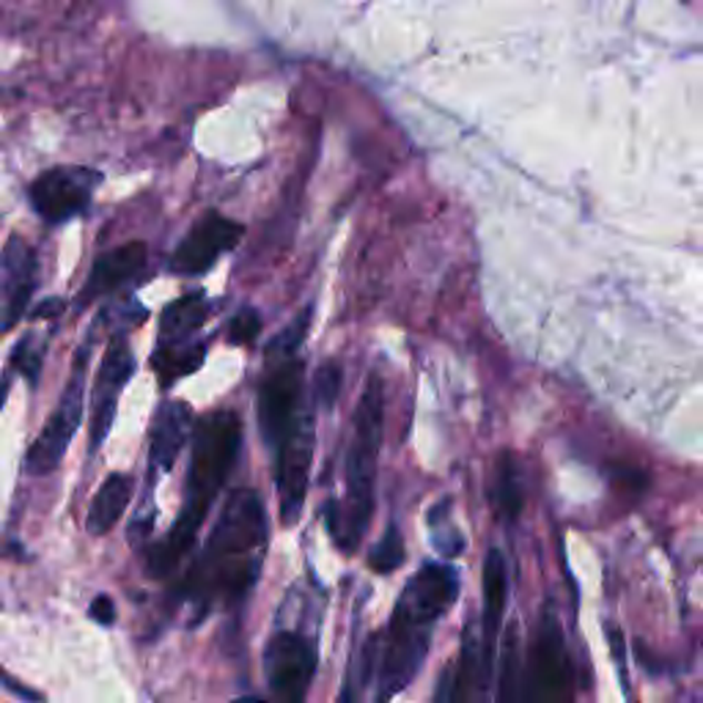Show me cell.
Returning <instances> with one entry per match:
<instances>
[{"mask_svg": "<svg viewBox=\"0 0 703 703\" xmlns=\"http://www.w3.org/2000/svg\"><path fill=\"white\" fill-rule=\"evenodd\" d=\"M0 687L9 690L11 695H17V699H22V701H28V703H44V699L37 693V690H31V687H26L22 682H17V679L9 676V673H6L3 668H0Z\"/></svg>", "mask_w": 703, "mask_h": 703, "instance_id": "28", "label": "cell"}, {"mask_svg": "<svg viewBox=\"0 0 703 703\" xmlns=\"http://www.w3.org/2000/svg\"><path fill=\"white\" fill-rule=\"evenodd\" d=\"M308 325H310V310H303V314H299L284 333H278V336L269 342L267 357H275V360L294 357V352H297L299 344H303L305 333H308Z\"/></svg>", "mask_w": 703, "mask_h": 703, "instance_id": "24", "label": "cell"}, {"mask_svg": "<svg viewBox=\"0 0 703 703\" xmlns=\"http://www.w3.org/2000/svg\"><path fill=\"white\" fill-rule=\"evenodd\" d=\"M405 556H407L405 539H401L399 530L388 528L383 539L377 541V547L368 552V567L379 574H390L405 563Z\"/></svg>", "mask_w": 703, "mask_h": 703, "instance_id": "22", "label": "cell"}, {"mask_svg": "<svg viewBox=\"0 0 703 703\" xmlns=\"http://www.w3.org/2000/svg\"><path fill=\"white\" fill-rule=\"evenodd\" d=\"M132 500V481L124 472H113L102 481L100 492L91 500L89 517H85V530L91 536H105L116 528V522L124 517L126 506Z\"/></svg>", "mask_w": 703, "mask_h": 703, "instance_id": "18", "label": "cell"}, {"mask_svg": "<svg viewBox=\"0 0 703 703\" xmlns=\"http://www.w3.org/2000/svg\"><path fill=\"white\" fill-rule=\"evenodd\" d=\"M314 412L305 410L294 424L292 435L275 451V483H278L281 520H284V526H294L299 514H303L310 462H314Z\"/></svg>", "mask_w": 703, "mask_h": 703, "instance_id": "10", "label": "cell"}, {"mask_svg": "<svg viewBox=\"0 0 703 703\" xmlns=\"http://www.w3.org/2000/svg\"><path fill=\"white\" fill-rule=\"evenodd\" d=\"M303 363L297 357H284L278 366L262 379L258 388V426L262 437L273 451L292 435L294 424L303 415Z\"/></svg>", "mask_w": 703, "mask_h": 703, "instance_id": "8", "label": "cell"}, {"mask_svg": "<svg viewBox=\"0 0 703 703\" xmlns=\"http://www.w3.org/2000/svg\"><path fill=\"white\" fill-rule=\"evenodd\" d=\"M37 251L11 234L0 251V330H11L26 314L37 289Z\"/></svg>", "mask_w": 703, "mask_h": 703, "instance_id": "12", "label": "cell"}, {"mask_svg": "<svg viewBox=\"0 0 703 703\" xmlns=\"http://www.w3.org/2000/svg\"><path fill=\"white\" fill-rule=\"evenodd\" d=\"M61 310H63V299L61 297L44 299V303L39 305L37 310H33V319H53V316L61 314Z\"/></svg>", "mask_w": 703, "mask_h": 703, "instance_id": "30", "label": "cell"}, {"mask_svg": "<svg viewBox=\"0 0 703 703\" xmlns=\"http://www.w3.org/2000/svg\"><path fill=\"white\" fill-rule=\"evenodd\" d=\"M489 500L498 514V520L514 522L520 520L522 506H526V489H522V470L514 454L503 451L495 459L492 483H489Z\"/></svg>", "mask_w": 703, "mask_h": 703, "instance_id": "17", "label": "cell"}, {"mask_svg": "<svg viewBox=\"0 0 703 703\" xmlns=\"http://www.w3.org/2000/svg\"><path fill=\"white\" fill-rule=\"evenodd\" d=\"M495 703H526V651L520 641V624L506 626L495 671Z\"/></svg>", "mask_w": 703, "mask_h": 703, "instance_id": "16", "label": "cell"}, {"mask_svg": "<svg viewBox=\"0 0 703 703\" xmlns=\"http://www.w3.org/2000/svg\"><path fill=\"white\" fill-rule=\"evenodd\" d=\"M342 366L336 360H327L325 366H319L314 377V405L322 410H330L338 399V390H342Z\"/></svg>", "mask_w": 703, "mask_h": 703, "instance_id": "23", "label": "cell"}, {"mask_svg": "<svg viewBox=\"0 0 703 703\" xmlns=\"http://www.w3.org/2000/svg\"><path fill=\"white\" fill-rule=\"evenodd\" d=\"M267 544V511L253 489H236L226 500L206 541L204 558L190 572L184 591L201 608L215 597L226 602H240L258 578L262 552Z\"/></svg>", "mask_w": 703, "mask_h": 703, "instance_id": "2", "label": "cell"}, {"mask_svg": "<svg viewBox=\"0 0 703 703\" xmlns=\"http://www.w3.org/2000/svg\"><path fill=\"white\" fill-rule=\"evenodd\" d=\"M146 267V245L143 242H126V245L113 247V251L102 253L91 267L89 278H85L83 289H80L78 308L94 303V299L105 297V294L121 289L124 284L135 281L141 269Z\"/></svg>", "mask_w": 703, "mask_h": 703, "instance_id": "14", "label": "cell"}, {"mask_svg": "<svg viewBox=\"0 0 703 703\" xmlns=\"http://www.w3.org/2000/svg\"><path fill=\"white\" fill-rule=\"evenodd\" d=\"M258 330H262V316H258V310L242 308L232 319L228 338H232V344H251L253 338L258 336Z\"/></svg>", "mask_w": 703, "mask_h": 703, "instance_id": "26", "label": "cell"}, {"mask_svg": "<svg viewBox=\"0 0 703 703\" xmlns=\"http://www.w3.org/2000/svg\"><path fill=\"white\" fill-rule=\"evenodd\" d=\"M85 355L89 349H80L74 357L72 377H69L67 388H63L59 407L50 415L44 424L42 435L37 437L26 457V470L33 476H48L61 465L63 454H67L69 442L78 435L80 424H83V405H85Z\"/></svg>", "mask_w": 703, "mask_h": 703, "instance_id": "6", "label": "cell"}, {"mask_svg": "<svg viewBox=\"0 0 703 703\" xmlns=\"http://www.w3.org/2000/svg\"><path fill=\"white\" fill-rule=\"evenodd\" d=\"M242 446V424L232 410L204 415L193 435V459L187 470V500L179 526L198 533L212 500L226 483Z\"/></svg>", "mask_w": 703, "mask_h": 703, "instance_id": "4", "label": "cell"}, {"mask_svg": "<svg viewBox=\"0 0 703 703\" xmlns=\"http://www.w3.org/2000/svg\"><path fill=\"white\" fill-rule=\"evenodd\" d=\"M102 174L85 165H55L42 171L28 187L33 212L50 226L72 221L80 212L89 210L94 190L100 187Z\"/></svg>", "mask_w": 703, "mask_h": 703, "instance_id": "7", "label": "cell"}, {"mask_svg": "<svg viewBox=\"0 0 703 703\" xmlns=\"http://www.w3.org/2000/svg\"><path fill=\"white\" fill-rule=\"evenodd\" d=\"M374 668H377V638H368L366 645H363L357 665L349 668V676L347 682H344L338 703H363V690H366L368 682L374 679Z\"/></svg>", "mask_w": 703, "mask_h": 703, "instance_id": "21", "label": "cell"}, {"mask_svg": "<svg viewBox=\"0 0 703 703\" xmlns=\"http://www.w3.org/2000/svg\"><path fill=\"white\" fill-rule=\"evenodd\" d=\"M91 619L102 626H111L116 621V604H113V599L105 597V593L96 597L94 604H91Z\"/></svg>", "mask_w": 703, "mask_h": 703, "instance_id": "29", "label": "cell"}, {"mask_svg": "<svg viewBox=\"0 0 703 703\" xmlns=\"http://www.w3.org/2000/svg\"><path fill=\"white\" fill-rule=\"evenodd\" d=\"M574 662L556 604L547 602L526 654V703H574Z\"/></svg>", "mask_w": 703, "mask_h": 703, "instance_id": "5", "label": "cell"}, {"mask_svg": "<svg viewBox=\"0 0 703 703\" xmlns=\"http://www.w3.org/2000/svg\"><path fill=\"white\" fill-rule=\"evenodd\" d=\"M435 703H462L457 684V665H446L440 673V682H437Z\"/></svg>", "mask_w": 703, "mask_h": 703, "instance_id": "27", "label": "cell"}, {"mask_svg": "<svg viewBox=\"0 0 703 703\" xmlns=\"http://www.w3.org/2000/svg\"><path fill=\"white\" fill-rule=\"evenodd\" d=\"M232 703H269V701H264V699H251V695H247V699H236V701H232Z\"/></svg>", "mask_w": 703, "mask_h": 703, "instance_id": "31", "label": "cell"}, {"mask_svg": "<svg viewBox=\"0 0 703 703\" xmlns=\"http://www.w3.org/2000/svg\"><path fill=\"white\" fill-rule=\"evenodd\" d=\"M206 319V299L204 294H187L176 299L160 316V347H174L184 344Z\"/></svg>", "mask_w": 703, "mask_h": 703, "instance_id": "19", "label": "cell"}, {"mask_svg": "<svg viewBox=\"0 0 703 703\" xmlns=\"http://www.w3.org/2000/svg\"><path fill=\"white\" fill-rule=\"evenodd\" d=\"M319 654L314 641L294 630H278L264 649L267 684L284 703H303L316 676Z\"/></svg>", "mask_w": 703, "mask_h": 703, "instance_id": "9", "label": "cell"}, {"mask_svg": "<svg viewBox=\"0 0 703 703\" xmlns=\"http://www.w3.org/2000/svg\"><path fill=\"white\" fill-rule=\"evenodd\" d=\"M42 360H44V349L42 344L37 342V336H26L20 344H17L14 355H11V363L17 366V371L28 379V383H37L39 371H42Z\"/></svg>", "mask_w": 703, "mask_h": 703, "instance_id": "25", "label": "cell"}, {"mask_svg": "<svg viewBox=\"0 0 703 703\" xmlns=\"http://www.w3.org/2000/svg\"><path fill=\"white\" fill-rule=\"evenodd\" d=\"M385 394L383 379L371 374L366 390L355 410L352 442L344 462V498L327 506V528L336 539L338 550L355 552L360 539L371 526L374 514V483H377L379 448H383Z\"/></svg>", "mask_w": 703, "mask_h": 703, "instance_id": "3", "label": "cell"}, {"mask_svg": "<svg viewBox=\"0 0 703 703\" xmlns=\"http://www.w3.org/2000/svg\"><path fill=\"white\" fill-rule=\"evenodd\" d=\"M459 597V574L448 563H426L407 583L388 626L377 638V699L374 703H390L407 684L418 676L431 635L442 615L454 608Z\"/></svg>", "mask_w": 703, "mask_h": 703, "instance_id": "1", "label": "cell"}, {"mask_svg": "<svg viewBox=\"0 0 703 703\" xmlns=\"http://www.w3.org/2000/svg\"><path fill=\"white\" fill-rule=\"evenodd\" d=\"M135 371V357L124 338H116L102 357V366L96 371L94 390H91V448H100L111 431L116 418L119 396L124 390L126 379Z\"/></svg>", "mask_w": 703, "mask_h": 703, "instance_id": "13", "label": "cell"}, {"mask_svg": "<svg viewBox=\"0 0 703 703\" xmlns=\"http://www.w3.org/2000/svg\"><path fill=\"white\" fill-rule=\"evenodd\" d=\"M204 347L187 342L174 344V347H160L152 355V368L160 374V383L171 385L174 379L198 371L201 363H204Z\"/></svg>", "mask_w": 703, "mask_h": 703, "instance_id": "20", "label": "cell"}, {"mask_svg": "<svg viewBox=\"0 0 703 703\" xmlns=\"http://www.w3.org/2000/svg\"><path fill=\"white\" fill-rule=\"evenodd\" d=\"M193 431V412L184 401H165L154 415L152 426V468L160 472L174 468V462L182 454Z\"/></svg>", "mask_w": 703, "mask_h": 703, "instance_id": "15", "label": "cell"}, {"mask_svg": "<svg viewBox=\"0 0 703 703\" xmlns=\"http://www.w3.org/2000/svg\"><path fill=\"white\" fill-rule=\"evenodd\" d=\"M245 228L221 212H206L190 234L176 245L171 256V269L176 275H204L215 267L217 258L228 253L242 240Z\"/></svg>", "mask_w": 703, "mask_h": 703, "instance_id": "11", "label": "cell"}]
</instances>
